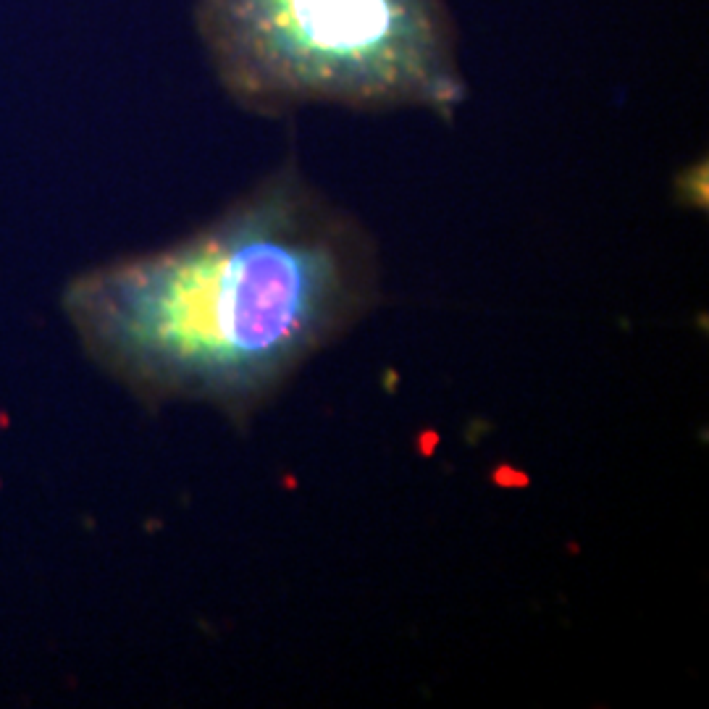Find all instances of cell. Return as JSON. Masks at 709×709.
Instances as JSON below:
<instances>
[{
  "label": "cell",
  "instance_id": "cell-1",
  "mask_svg": "<svg viewBox=\"0 0 709 709\" xmlns=\"http://www.w3.org/2000/svg\"><path fill=\"white\" fill-rule=\"evenodd\" d=\"M376 295L374 239L284 166L198 234L87 276L71 310L129 384L242 410L358 324Z\"/></svg>",
  "mask_w": 709,
  "mask_h": 709
},
{
  "label": "cell",
  "instance_id": "cell-2",
  "mask_svg": "<svg viewBox=\"0 0 709 709\" xmlns=\"http://www.w3.org/2000/svg\"><path fill=\"white\" fill-rule=\"evenodd\" d=\"M221 87L255 113L428 111L468 100L447 0H198Z\"/></svg>",
  "mask_w": 709,
  "mask_h": 709
}]
</instances>
